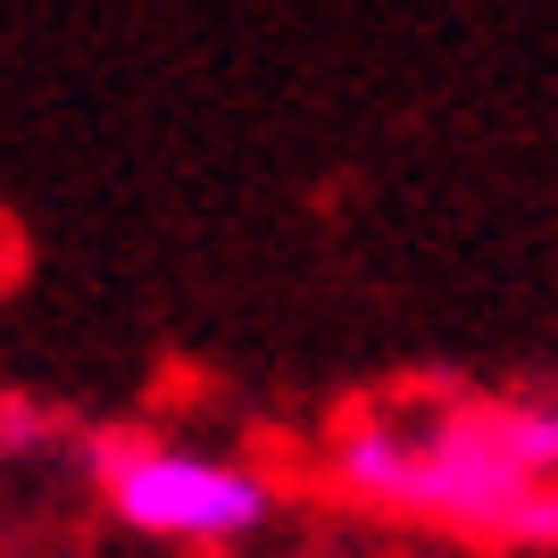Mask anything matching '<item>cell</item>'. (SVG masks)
I'll return each mask as SVG.
<instances>
[{
	"mask_svg": "<svg viewBox=\"0 0 558 558\" xmlns=\"http://www.w3.org/2000/svg\"><path fill=\"white\" fill-rule=\"evenodd\" d=\"M93 492L109 525L175 550H242L276 525L283 492L242 450L175 442V434H100L93 442Z\"/></svg>",
	"mask_w": 558,
	"mask_h": 558,
	"instance_id": "2",
	"label": "cell"
},
{
	"mask_svg": "<svg viewBox=\"0 0 558 558\" xmlns=\"http://www.w3.org/2000/svg\"><path fill=\"white\" fill-rule=\"evenodd\" d=\"M326 484L492 550H558V400L384 392L326 434Z\"/></svg>",
	"mask_w": 558,
	"mask_h": 558,
	"instance_id": "1",
	"label": "cell"
}]
</instances>
